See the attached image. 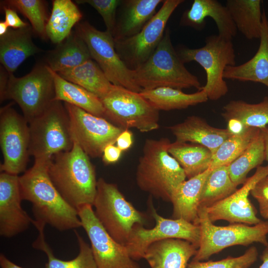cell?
Returning a JSON list of instances; mask_svg holds the SVG:
<instances>
[{
    "label": "cell",
    "mask_w": 268,
    "mask_h": 268,
    "mask_svg": "<svg viewBox=\"0 0 268 268\" xmlns=\"http://www.w3.org/2000/svg\"><path fill=\"white\" fill-rule=\"evenodd\" d=\"M49 161L35 159L33 166L19 176L22 199L32 205L33 224L49 225L60 231L80 227L77 209L63 199L49 177Z\"/></svg>",
    "instance_id": "cell-1"
},
{
    "label": "cell",
    "mask_w": 268,
    "mask_h": 268,
    "mask_svg": "<svg viewBox=\"0 0 268 268\" xmlns=\"http://www.w3.org/2000/svg\"><path fill=\"white\" fill-rule=\"evenodd\" d=\"M48 173L53 184L71 206L92 205L97 180L89 156L73 141L72 148L54 155L50 160Z\"/></svg>",
    "instance_id": "cell-2"
},
{
    "label": "cell",
    "mask_w": 268,
    "mask_h": 268,
    "mask_svg": "<svg viewBox=\"0 0 268 268\" xmlns=\"http://www.w3.org/2000/svg\"><path fill=\"white\" fill-rule=\"evenodd\" d=\"M166 137L146 139L136 170L138 188L156 199L170 201L175 190L187 178L178 161L168 152Z\"/></svg>",
    "instance_id": "cell-3"
},
{
    "label": "cell",
    "mask_w": 268,
    "mask_h": 268,
    "mask_svg": "<svg viewBox=\"0 0 268 268\" xmlns=\"http://www.w3.org/2000/svg\"><path fill=\"white\" fill-rule=\"evenodd\" d=\"M133 70L134 80L142 90L163 87L180 90L194 87L198 90L202 88L198 77L186 68L174 49L168 28L150 57Z\"/></svg>",
    "instance_id": "cell-4"
},
{
    "label": "cell",
    "mask_w": 268,
    "mask_h": 268,
    "mask_svg": "<svg viewBox=\"0 0 268 268\" xmlns=\"http://www.w3.org/2000/svg\"><path fill=\"white\" fill-rule=\"evenodd\" d=\"M97 218L117 242L126 244L136 224L144 225L147 217L128 201L118 186L103 178L97 180V192L92 205Z\"/></svg>",
    "instance_id": "cell-5"
},
{
    "label": "cell",
    "mask_w": 268,
    "mask_h": 268,
    "mask_svg": "<svg viewBox=\"0 0 268 268\" xmlns=\"http://www.w3.org/2000/svg\"><path fill=\"white\" fill-rule=\"evenodd\" d=\"M198 225L200 228V242L193 261H203L228 247L247 246L259 243L268 248V221L249 225L230 223L227 226L215 225L209 219L205 206L198 209Z\"/></svg>",
    "instance_id": "cell-6"
},
{
    "label": "cell",
    "mask_w": 268,
    "mask_h": 268,
    "mask_svg": "<svg viewBox=\"0 0 268 268\" xmlns=\"http://www.w3.org/2000/svg\"><path fill=\"white\" fill-rule=\"evenodd\" d=\"M28 125L29 154L35 159L50 160L54 155L72 148L69 117L61 101L55 100Z\"/></svg>",
    "instance_id": "cell-7"
},
{
    "label": "cell",
    "mask_w": 268,
    "mask_h": 268,
    "mask_svg": "<svg viewBox=\"0 0 268 268\" xmlns=\"http://www.w3.org/2000/svg\"><path fill=\"white\" fill-rule=\"evenodd\" d=\"M205 43L201 48H184L177 53L184 64L194 61L203 68L206 80L202 89L208 99L217 100L228 92L223 73L227 66L236 65L235 50L231 40L218 35L206 37Z\"/></svg>",
    "instance_id": "cell-8"
},
{
    "label": "cell",
    "mask_w": 268,
    "mask_h": 268,
    "mask_svg": "<svg viewBox=\"0 0 268 268\" xmlns=\"http://www.w3.org/2000/svg\"><path fill=\"white\" fill-rule=\"evenodd\" d=\"M55 99L53 77L45 62L37 63L22 77L9 73L3 100L11 99L16 103L28 123L44 113Z\"/></svg>",
    "instance_id": "cell-9"
},
{
    "label": "cell",
    "mask_w": 268,
    "mask_h": 268,
    "mask_svg": "<svg viewBox=\"0 0 268 268\" xmlns=\"http://www.w3.org/2000/svg\"><path fill=\"white\" fill-rule=\"evenodd\" d=\"M104 118L124 129L148 132L159 127V111L140 93L113 85L100 98Z\"/></svg>",
    "instance_id": "cell-10"
},
{
    "label": "cell",
    "mask_w": 268,
    "mask_h": 268,
    "mask_svg": "<svg viewBox=\"0 0 268 268\" xmlns=\"http://www.w3.org/2000/svg\"><path fill=\"white\" fill-rule=\"evenodd\" d=\"M86 43L91 58L114 85L140 93L142 89L134 82L133 70L129 69L118 54L112 35L97 29L88 22H79L74 30Z\"/></svg>",
    "instance_id": "cell-11"
},
{
    "label": "cell",
    "mask_w": 268,
    "mask_h": 268,
    "mask_svg": "<svg viewBox=\"0 0 268 268\" xmlns=\"http://www.w3.org/2000/svg\"><path fill=\"white\" fill-rule=\"evenodd\" d=\"M183 0H165L159 10L136 34L115 41L119 57L131 70L143 64L153 54L161 41L167 23Z\"/></svg>",
    "instance_id": "cell-12"
},
{
    "label": "cell",
    "mask_w": 268,
    "mask_h": 268,
    "mask_svg": "<svg viewBox=\"0 0 268 268\" xmlns=\"http://www.w3.org/2000/svg\"><path fill=\"white\" fill-rule=\"evenodd\" d=\"M149 203L155 225L150 229L139 224L133 226L125 245L132 259L136 261L143 259L145 252L151 244L166 239L186 240L199 248L201 237L199 225L182 218L163 217L157 213L152 203Z\"/></svg>",
    "instance_id": "cell-13"
},
{
    "label": "cell",
    "mask_w": 268,
    "mask_h": 268,
    "mask_svg": "<svg viewBox=\"0 0 268 268\" xmlns=\"http://www.w3.org/2000/svg\"><path fill=\"white\" fill-rule=\"evenodd\" d=\"M0 144L3 158L0 172L16 175L24 172L30 156L29 125L11 104L0 110Z\"/></svg>",
    "instance_id": "cell-14"
},
{
    "label": "cell",
    "mask_w": 268,
    "mask_h": 268,
    "mask_svg": "<svg viewBox=\"0 0 268 268\" xmlns=\"http://www.w3.org/2000/svg\"><path fill=\"white\" fill-rule=\"evenodd\" d=\"M64 105L68 115L73 141L90 157H102L104 148L109 144H115L124 130L105 118L67 103H64Z\"/></svg>",
    "instance_id": "cell-15"
},
{
    "label": "cell",
    "mask_w": 268,
    "mask_h": 268,
    "mask_svg": "<svg viewBox=\"0 0 268 268\" xmlns=\"http://www.w3.org/2000/svg\"><path fill=\"white\" fill-rule=\"evenodd\" d=\"M77 210L98 268H140L130 257L126 247L115 241L103 227L92 205L85 204Z\"/></svg>",
    "instance_id": "cell-16"
},
{
    "label": "cell",
    "mask_w": 268,
    "mask_h": 268,
    "mask_svg": "<svg viewBox=\"0 0 268 268\" xmlns=\"http://www.w3.org/2000/svg\"><path fill=\"white\" fill-rule=\"evenodd\" d=\"M268 175V165L257 168L254 174L247 178L242 187L226 198L205 207L212 222L224 220L230 223L257 224L262 221L256 215L248 196L251 190L262 179Z\"/></svg>",
    "instance_id": "cell-17"
},
{
    "label": "cell",
    "mask_w": 268,
    "mask_h": 268,
    "mask_svg": "<svg viewBox=\"0 0 268 268\" xmlns=\"http://www.w3.org/2000/svg\"><path fill=\"white\" fill-rule=\"evenodd\" d=\"M19 176L0 174V235L11 238L27 230L33 223L22 208Z\"/></svg>",
    "instance_id": "cell-18"
},
{
    "label": "cell",
    "mask_w": 268,
    "mask_h": 268,
    "mask_svg": "<svg viewBox=\"0 0 268 268\" xmlns=\"http://www.w3.org/2000/svg\"><path fill=\"white\" fill-rule=\"evenodd\" d=\"M206 17L214 20L220 36L231 40L236 36L237 29L228 8L216 0H195L191 8L183 13L180 23L201 30L206 24Z\"/></svg>",
    "instance_id": "cell-19"
},
{
    "label": "cell",
    "mask_w": 268,
    "mask_h": 268,
    "mask_svg": "<svg viewBox=\"0 0 268 268\" xmlns=\"http://www.w3.org/2000/svg\"><path fill=\"white\" fill-rule=\"evenodd\" d=\"M162 0H125L119 6L112 34L115 41L138 33L156 14Z\"/></svg>",
    "instance_id": "cell-20"
},
{
    "label": "cell",
    "mask_w": 268,
    "mask_h": 268,
    "mask_svg": "<svg viewBox=\"0 0 268 268\" xmlns=\"http://www.w3.org/2000/svg\"><path fill=\"white\" fill-rule=\"evenodd\" d=\"M168 129L175 136L176 142H191L201 145L208 148L212 155L233 134L228 129L212 127L203 119L196 116H189Z\"/></svg>",
    "instance_id": "cell-21"
},
{
    "label": "cell",
    "mask_w": 268,
    "mask_h": 268,
    "mask_svg": "<svg viewBox=\"0 0 268 268\" xmlns=\"http://www.w3.org/2000/svg\"><path fill=\"white\" fill-rule=\"evenodd\" d=\"M198 248L186 240L169 239L151 244L143 259L150 268H187Z\"/></svg>",
    "instance_id": "cell-22"
},
{
    "label": "cell",
    "mask_w": 268,
    "mask_h": 268,
    "mask_svg": "<svg viewBox=\"0 0 268 268\" xmlns=\"http://www.w3.org/2000/svg\"><path fill=\"white\" fill-rule=\"evenodd\" d=\"M260 39L255 55L241 65L227 66L223 73L224 79L259 82L268 88V19L265 10L262 12Z\"/></svg>",
    "instance_id": "cell-23"
},
{
    "label": "cell",
    "mask_w": 268,
    "mask_h": 268,
    "mask_svg": "<svg viewBox=\"0 0 268 268\" xmlns=\"http://www.w3.org/2000/svg\"><path fill=\"white\" fill-rule=\"evenodd\" d=\"M33 29L29 25L20 29L9 28L0 37V61L10 74L28 57L42 51L33 42Z\"/></svg>",
    "instance_id": "cell-24"
},
{
    "label": "cell",
    "mask_w": 268,
    "mask_h": 268,
    "mask_svg": "<svg viewBox=\"0 0 268 268\" xmlns=\"http://www.w3.org/2000/svg\"><path fill=\"white\" fill-rule=\"evenodd\" d=\"M233 134L254 127L262 129L268 125V97L256 104L243 100H232L223 107L221 114Z\"/></svg>",
    "instance_id": "cell-25"
},
{
    "label": "cell",
    "mask_w": 268,
    "mask_h": 268,
    "mask_svg": "<svg viewBox=\"0 0 268 268\" xmlns=\"http://www.w3.org/2000/svg\"><path fill=\"white\" fill-rule=\"evenodd\" d=\"M212 170L204 172L182 182L173 192L170 202L173 219H184L197 224L200 197L204 184Z\"/></svg>",
    "instance_id": "cell-26"
},
{
    "label": "cell",
    "mask_w": 268,
    "mask_h": 268,
    "mask_svg": "<svg viewBox=\"0 0 268 268\" xmlns=\"http://www.w3.org/2000/svg\"><path fill=\"white\" fill-rule=\"evenodd\" d=\"M90 59L86 43L74 31L48 52L45 63L52 70L58 72L77 67Z\"/></svg>",
    "instance_id": "cell-27"
},
{
    "label": "cell",
    "mask_w": 268,
    "mask_h": 268,
    "mask_svg": "<svg viewBox=\"0 0 268 268\" xmlns=\"http://www.w3.org/2000/svg\"><path fill=\"white\" fill-rule=\"evenodd\" d=\"M82 17L80 9L71 0H53L46 27L47 38L53 43H60L70 34Z\"/></svg>",
    "instance_id": "cell-28"
},
{
    "label": "cell",
    "mask_w": 268,
    "mask_h": 268,
    "mask_svg": "<svg viewBox=\"0 0 268 268\" xmlns=\"http://www.w3.org/2000/svg\"><path fill=\"white\" fill-rule=\"evenodd\" d=\"M50 70L55 85V100L63 101L95 116L104 118V109L99 97L64 79L51 68Z\"/></svg>",
    "instance_id": "cell-29"
},
{
    "label": "cell",
    "mask_w": 268,
    "mask_h": 268,
    "mask_svg": "<svg viewBox=\"0 0 268 268\" xmlns=\"http://www.w3.org/2000/svg\"><path fill=\"white\" fill-rule=\"evenodd\" d=\"M261 0H227L228 8L237 31L247 39L260 38L262 29Z\"/></svg>",
    "instance_id": "cell-30"
},
{
    "label": "cell",
    "mask_w": 268,
    "mask_h": 268,
    "mask_svg": "<svg viewBox=\"0 0 268 268\" xmlns=\"http://www.w3.org/2000/svg\"><path fill=\"white\" fill-rule=\"evenodd\" d=\"M140 93L158 110L183 109L205 102L208 98L203 89L193 93L168 87L143 90Z\"/></svg>",
    "instance_id": "cell-31"
},
{
    "label": "cell",
    "mask_w": 268,
    "mask_h": 268,
    "mask_svg": "<svg viewBox=\"0 0 268 268\" xmlns=\"http://www.w3.org/2000/svg\"><path fill=\"white\" fill-rule=\"evenodd\" d=\"M57 73L64 79L84 88L100 99L109 91L113 85L92 59L75 67Z\"/></svg>",
    "instance_id": "cell-32"
},
{
    "label": "cell",
    "mask_w": 268,
    "mask_h": 268,
    "mask_svg": "<svg viewBox=\"0 0 268 268\" xmlns=\"http://www.w3.org/2000/svg\"><path fill=\"white\" fill-rule=\"evenodd\" d=\"M168 152L179 163L188 179L208 169L213 156L208 148L201 145L176 141L171 143Z\"/></svg>",
    "instance_id": "cell-33"
},
{
    "label": "cell",
    "mask_w": 268,
    "mask_h": 268,
    "mask_svg": "<svg viewBox=\"0 0 268 268\" xmlns=\"http://www.w3.org/2000/svg\"><path fill=\"white\" fill-rule=\"evenodd\" d=\"M44 226H38L39 235L33 243V247L44 252L47 256L48 262L45 268H98L94 260L91 247L75 230L79 251L78 255L69 261H64L56 258L45 241Z\"/></svg>",
    "instance_id": "cell-34"
},
{
    "label": "cell",
    "mask_w": 268,
    "mask_h": 268,
    "mask_svg": "<svg viewBox=\"0 0 268 268\" xmlns=\"http://www.w3.org/2000/svg\"><path fill=\"white\" fill-rule=\"evenodd\" d=\"M265 148L261 132L245 151L228 166L229 173L233 183L237 187L243 184L249 172L257 168L265 160Z\"/></svg>",
    "instance_id": "cell-35"
},
{
    "label": "cell",
    "mask_w": 268,
    "mask_h": 268,
    "mask_svg": "<svg viewBox=\"0 0 268 268\" xmlns=\"http://www.w3.org/2000/svg\"><path fill=\"white\" fill-rule=\"evenodd\" d=\"M260 132V129L249 127L233 134L219 147L213 155L210 168L229 165L247 148Z\"/></svg>",
    "instance_id": "cell-36"
},
{
    "label": "cell",
    "mask_w": 268,
    "mask_h": 268,
    "mask_svg": "<svg viewBox=\"0 0 268 268\" xmlns=\"http://www.w3.org/2000/svg\"><path fill=\"white\" fill-rule=\"evenodd\" d=\"M228 166H221L211 171L203 186L200 206H209L236 191L237 186L229 175Z\"/></svg>",
    "instance_id": "cell-37"
},
{
    "label": "cell",
    "mask_w": 268,
    "mask_h": 268,
    "mask_svg": "<svg viewBox=\"0 0 268 268\" xmlns=\"http://www.w3.org/2000/svg\"><path fill=\"white\" fill-rule=\"evenodd\" d=\"M2 6L19 11L31 23L33 32L43 39H47L46 25L49 19L46 2L42 0H6L1 1Z\"/></svg>",
    "instance_id": "cell-38"
},
{
    "label": "cell",
    "mask_w": 268,
    "mask_h": 268,
    "mask_svg": "<svg viewBox=\"0 0 268 268\" xmlns=\"http://www.w3.org/2000/svg\"><path fill=\"white\" fill-rule=\"evenodd\" d=\"M258 251L255 246L250 247L242 255L228 256L216 261L206 262L192 260L187 268H249L257 261Z\"/></svg>",
    "instance_id": "cell-39"
},
{
    "label": "cell",
    "mask_w": 268,
    "mask_h": 268,
    "mask_svg": "<svg viewBox=\"0 0 268 268\" xmlns=\"http://www.w3.org/2000/svg\"><path fill=\"white\" fill-rule=\"evenodd\" d=\"M122 1L121 0H75L77 3H87L96 9L103 19L106 28V31L112 35L116 25L117 9Z\"/></svg>",
    "instance_id": "cell-40"
},
{
    "label": "cell",
    "mask_w": 268,
    "mask_h": 268,
    "mask_svg": "<svg viewBox=\"0 0 268 268\" xmlns=\"http://www.w3.org/2000/svg\"><path fill=\"white\" fill-rule=\"evenodd\" d=\"M250 194L258 203L261 215L268 220V175L256 184Z\"/></svg>",
    "instance_id": "cell-41"
},
{
    "label": "cell",
    "mask_w": 268,
    "mask_h": 268,
    "mask_svg": "<svg viewBox=\"0 0 268 268\" xmlns=\"http://www.w3.org/2000/svg\"><path fill=\"white\" fill-rule=\"evenodd\" d=\"M2 7L5 15L4 21L10 28L20 29L29 25L20 18L15 9L7 6Z\"/></svg>",
    "instance_id": "cell-42"
},
{
    "label": "cell",
    "mask_w": 268,
    "mask_h": 268,
    "mask_svg": "<svg viewBox=\"0 0 268 268\" xmlns=\"http://www.w3.org/2000/svg\"><path fill=\"white\" fill-rule=\"evenodd\" d=\"M122 152L117 145L114 144H109L103 150L102 161L106 165L115 163L120 159Z\"/></svg>",
    "instance_id": "cell-43"
},
{
    "label": "cell",
    "mask_w": 268,
    "mask_h": 268,
    "mask_svg": "<svg viewBox=\"0 0 268 268\" xmlns=\"http://www.w3.org/2000/svg\"><path fill=\"white\" fill-rule=\"evenodd\" d=\"M133 134L129 129H124L118 135L116 143L117 146L122 151L130 149L133 144Z\"/></svg>",
    "instance_id": "cell-44"
},
{
    "label": "cell",
    "mask_w": 268,
    "mask_h": 268,
    "mask_svg": "<svg viewBox=\"0 0 268 268\" xmlns=\"http://www.w3.org/2000/svg\"><path fill=\"white\" fill-rule=\"evenodd\" d=\"M0 101H3V97L7 84L9 73L2 67H0Z\"/></svg>",
    "instance_id": "cell-45"
},
{
    "label": "cell",
    "mask_w": 268,
    "mask_h": 268,
    "mask_svg": "<svg viewBox=\"0 0 268 268\" xmlns=\"http://www.w3.org/2000/svg\"><path fill=\"white\" fill-rule=\"evenodd\" d=\"M0 266L1 268H23L11 262L3 254L0 255Z\"/></svg>",
    "instance_id": "cell-46"
},
{
    "label": "cell",
    "mask_w": 268,
    "mask_h": 268,
    "mask_svg": "<svg viewBox=\"0 0 268 268\" xmlns=\"http://www.w3.org/2000/svg\"><path fill=\"white\" fill-rule=\"evenodd\" d=\"M261 133L262 134L265 148V160L268 162V125L260 129Z\"/></svg>",
    "instance_id": "cell-47"
},
{
    "label": "cell",
    "mask_w": 268,
    "mask_h": 268,
    "mask_svg": "<svg viewBox=\"0 0 268 268\" xmlns=\"http://www.w3.org/2000/svg\"><path fill=\"white\" fill-rule=\"evenodd\" d=\"M261 259L262 264L259 268H268V248H266L263 251Z\"/></svg>",
    "instance_id": "cell-48"
},
{
    "label": "cell",
    "mask_w": 268,
    "mask_h": 268,
    "mask_svg": "<svg viewBox=\"0 0 268 268\" xmlns=\"http://www.w3.org/2000/svg\"><path fill=\"white\" fill-rule=\"evenodd\" d=\"M9 26L5 21H0V37L5 35L9 30Z\"/></svg>",
    "instance_id": "cell-49"
}]
</instances>
